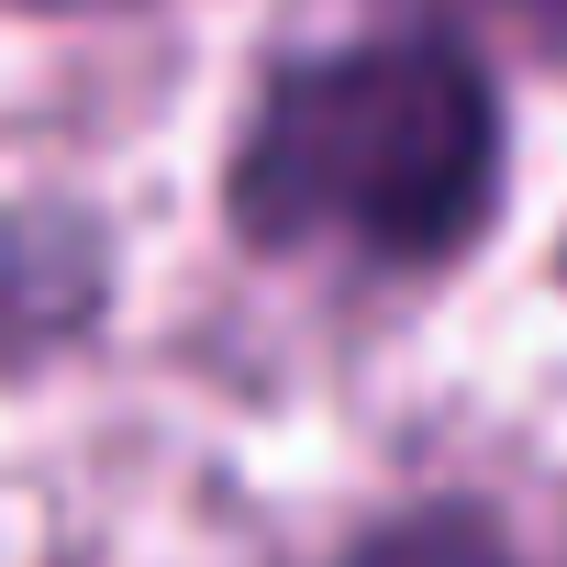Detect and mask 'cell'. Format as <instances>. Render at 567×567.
Wrapping results in <instances>:
<instances>
[{"instance_id":"obj_1","label":"cell","mask_w":567,"mask_h":567,"mask_svg":"<svg viewBox=\"0 0 567 567\" xmlns=\"http://www.w3.org/2000/svg\"><path fill=\"white\" fill-rule=\"evenodd\" d=\"M523 189V112L456 12H390L278 45L212 156V223L256 267L434 278L478 267Z\"/></svg>"},{"instance_id":"obj_3","label":"cell","mask_w":567,"mask_h":567,"mask_svg":"<svg viewBox=\"0 0 567 567\" xmlns=\"http://www.w3.org/2000/svg\"><path fill=\"white\" fill-rule=\"evenodd\" d=\"M323 567H534V556L489 489H401V501L357 512L323 545Z\"/></svg>"},{"instance_id":"obj_5","label":"cell","mask_w":567,"mask_h":567,"mask_svg":"<svg viewBox=\"0 0 567 567\" xmlns=\"http://www.w3.org/2000/svg\"><path fill=\"white\" fill-rule=\"evenodd\" d=\"M489 12H501L512 34H534V45H556V56H567V0H489Z\"/></svg>"},{"instance_id":"obj_4","label":"cell","mask_w":567,"mask_h":567,"mask_svg":"<svg viewBox=\"0 0 567 567\" xmlns=\"http://www.w3.org/2000/svg\"><path fill=\"white\" fill-rule=\"evenodd\" d=\"M12 23H134V12H156V0H0Z\"/></svg>"},{"instance_id":"obj_2","label":"cell","mask_w":567,"mask_h":567,"mask_svg":"<svg viewBox=\"0 0 567 567\" xmlns=\"http://www.w3.org/2000/svg\"><path fill=\"white\" fill-rule=\"evenodd\" d=\"M123 301V234L90 189L0 200V390H34L45 368L90 357Z\"/></svg>"}]
</instances>
